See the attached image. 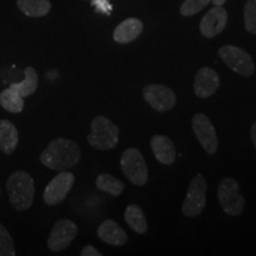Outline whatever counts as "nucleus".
<instances>
[{
	"instance_id": "obj_7",
	"label": "nucleus",
	"mask_w": 256,
	"mask_h": 256,
	"mask_svg": "<svg viewBox=\"0 0 256 256\" xmlns=\"http://www.w3.org/2000/svg\"><path fill=\"white\" fill-rule=\"evenodd\" d=\"M206 203V179L202 177V174H197L192 179L188 186L186 197L183 203L184 216L194 217L202 214Z\"/></svg>"
},
{
	"instance_id": "obj_13",
	"label": "nucleus",
	"mask_w": 256,
	"mask_h": 256,
	"mask_svg": "<svg viewBox=\"0 0 256 256\" xmlns=\"http://www.w3.org/2000/svg\"><path fill=\"white\" fill-rule=\"evenodd\" d=\"M220 87L218 74L211 68H202L194 78V92L198 98H206L216 92Z\"/></svg>"
},
{
	"instance_id": "obj_4",
	"label": "nucleus",
	"mask_w": 256,
	"mask_h": 256,
	"mask_svg": "<svg viewBox=\"0 0 256 256\" xmlns=\"http://www.w3.org/2000/svg\"><path fill=\"white\" fill-rule=\"evenodd\" d=\"M218 200L224 212L230 216H238L244 209V198L240 192L238 183L234 178H224L220 183Z\"/></svg>"
},
{
	"instance_id": "obj_25",
	"label": "nucleus",
	"mask_w": 256,
	"mask_h": 256,
	"mask_svg": "<svg viewBox=\"0 0 256 256\" xmlns=\"http://www.w3.org/2000/svg\"><path fill=\"white\" fill-rule=\"evenodd\" d=\"M211 0H185L180 8V14L183 16H192L202 11L206 6L209 4Z\"/></svg>"
},
{
	"instance_id": "obj_22",
	"label": "nucleus",
	"mask_w": 256,
	"mask_h": 256,
	"mask_svg": "<svg viewBox=\"0 0 256 256\" xmlns=\"http://www.w3.org/2000/svg\"><path fill=\"white\" fill-rule=\"evenodd\" d=\"M96 186H98V190L107 192L112 196H119L124 188L122 182L108 174L98 176V179H96Z\"/></svg>"
},
{
	"instance_id": "obj_10",
	"label": "nucleus",
	"mask_w": 256,
	"mask_h": 256,
	"mask_svg": "<svg viewBox=\"0 0 256 256\" xmlns=\"http://www.w3.org/2000/svg\"><path fill=\"white\" fill-rule=\"evenodd\" d=\"M78 235V226L70 220H60L48 238V247L51 252H62Z\"/></svg>"
},
{
	"instance_id": "obj_11",
	"label": "nucleus",
	"mask_w": 256,
	"mask_h": 256,
	"mask_svg": "<svg viewBox=\"0 0 256 256\" xmlns=\"http://www.w3.org/2000/svg\"><path fill=\"white\" fill-rule=\"evenodd\" d=\"M144 98L153 110L168 112L174 107L176 95L174 90L162 84H148L144 89Z\"/></svg>"
},
{
	"instance_id": "obj_18",
	"label": "nucleus",
	"mask_w": 256,
	"mask_h": 256,
	"mask_svg": "<svg viewBox=\"0 0 256 256\" xmlns=\"http://www.w3.org/2000/svg\"><path fill=\"white\" fill-rule=\"evenodd\" d=\"M17 5L28 17H43L51 10L49 0H17Z\"/></svg>"
},
{
	"instance_id": "obj_28",
	"label": "nucleus",
	"mask_w": 256,
	"mask_h": 256,
	"mask_svg": "<svg viewBox=\"0 0 256 256\" xmlns=\"http://www.w3.org/2000/svg\"><path fill=\"white\" fill-rule=\"evenodd\" d=\"M250 136H252V144H254V146H255V148H256V121H255L254 124H252V126Z\"/></svg>"
},
{
	"instance_id": "obj_8",
	"label": "nucleus",
	"mask_w": 256,
	"mask_h": 256,
	"mask_svg": "<svg viewBox=\"0 0 256 256\" xmlns=\"http://www.w3.org/2000/svg\"><path fill=\"white\" fill-rule=\"evenodd\" d=\"M75 183V176L72 172L60 171L44 190L43 200L48 206H56L66 200V194Z\"/></svg>"
},
{
	"instance_id": "obj_14",
	"label": "nucleus",
	"mask_w": 256,
	"mask_h": 256,
	"mask_svg": "<svg viewBox=\"0 0 256 256\" xmlns=\"http://www.w3.org/2000/svg\"><path fill=\"white\" fill-rule=\"evenodd\" d=\"M98 236L112 246H124L128 240L124 230L113 220H106L100 224L98 228Z\"/></svg>"
},
{
	"instance_id": "obj_1",
	"label": "nucleus",
	"mask_w": 256,
	"mask_h": 256,
	"mask_svg": "<svg viewBox=\"0 0 256 256\" xmlns=\"http://www.w3.org/2000/svg\"><path fill=\"white\" fill-rule=\"evenodd\" d=\"M81 158V150L72 140L57 138L51 140L40 156V162L50 170L66 171L75 166Z\"/></svg>"
},
{
	"instance_id": "obj_23",
	"label": "nucleus",
	"mask_w": 256,
	"mask_h": 256,
	"mask_svg": "<svg viewBox=\"0 0 256 256\" xmlns=\"http://www.w3.org/2000/svg\"><path fill=\"white\" fill-rule=\"evenodd\" d=\"M16 248L14 240L4 224L0 223V256H14Z\"/></svg>"
},
{
	"instance_id": "obj_6",
	"label": "nucleus",
	"mask_w": 256,
	"mask_h": 256,
	"mask_svg": "<svg viewBox=\"0 0 256 256\" xmlns=\"http://www.w3.org/2000/svg\"><path fill=\"white\" fill-rule=\"evenodd\" d=\"M218 54L220 60L235 72L244 76V78H249L254 74V60L247 51L240 49L238 46H226L220 48Z\"/></svg>"
},
{
	"instance_id": "obj_27",
	"label": "nucleus",
	"mask_w": 256,
	"mask_h": 256,
	"mask_svg": "<svg viewBox=\"0 0 256 256\" xmlns=\"http://www.w3.org/2000/svg\"><path fill=\"white\" fill-rule=\"evenodd\" d=\"M81 255L82 256H101L102 254L98 250V249L92 247V246H86V247L82 249Z\"/></svg>"
},
{
	"instance_id": "obj_12",
	"label": "nucleus",
	"mask_w": 256,
	"mask_h": 256,
	"mask_svg": "<svg viewBox=\"0 0 256 256\" xmlns=\"http://www.w3.org/2000/svg\"><path fill=\"white\" fill-rule=\"evenodd\" d=\"M228 22V12L222 6H215L202 19L200 34L206 38H212L220 34Z\"/></svg>"
},
{
	"instance_id": "obj_17",
	"label": "nucleus",
	"mask_w": 256,
	"mask_h": 256,
	"mask_svg": "<svg viewBox=\"0 0 256 256\" xmlns=\"http://www.w3.org/2000/svg\"><path fill=\"white\" fill-rule=\"evenodd\" d=\"M19 134L11 121L0 120V150L5 154H12L17 148Z\"/></svg>"
},
{
	"instance_id": "obj_9",
	"label": "nucleus",
	"mask_w": 256,
	"mask_h": 256,
	"mask_svg": "<svg viewBox=\"0 0 256 256\" xmlns=\"http://www.w3.org/2000/svg\"><path fill=\"white\" fill-rule=\"evenodd\" d=\"M192 130L206 152L209 154H214L218 147V139H217L216 130L211 124L209 118L202 113L194 115L192 119Z\"/></svg>"
},
{
	"instance_id": "obj_24",
	"label": "nucleus",
	"mask_w": 256,
	"mask_h": 256,
	"mask_svg": "<svg viewBox=\"0 0 256 256\" xmlns=\"http://www.w3.org/2000/svg\"><path fill=\"white\" fill-rule=\"evenodd\" d=\"M244 25L248 32L256 34V0H248L244 6Z\"/></svg>"
},
{
	"instance_id": "obj_20",
	"label": "nucleus",
	"mask_w": 256,
	"mask_h": 256,
	"mask_svg": "<svg viewBox=\"0 0 256 256\" xmlns=\"http://www.w3.org/2000/svg\"><path fill=\"white\" fill-rule=\"evenodd\" d=\"M124 220L128 226L138 234L147 232V220L142 208L136 204H130L124 211Z\"/></svg>"
},
{
	"instance_id": "obj_16",
	"label": "nucleus",
	"mask_w": 256,
	"mask_h": 256,
	"mask_svg": "<svg viewBox=\"0 0 256 256\" xmlns=\"http://www.w3.org/2000/svg\"><path fill=\"white\" fill-rule=\"evenodd\" d=\"M152 151L159 162L164 165L174 164L176 160V147L165 136H154L151 139Z\"/></svg>"
},
{
	"instance_id": "obj_19",
	"label": "nucleus",
	"mask_w": 256,
	"mask_h": 256,
	"mask_svg": "<svg viewBox=\"0 0 256 256\" xmlns=\"http://www.w3.org/2000/svg\"><path fill=\"white\" fill-rule=\"evenodd\" d=\"M24 75L25 78L23 81L19 83H12L10 87L19 92V95L23 96V98H28V96L32 95L36 92L38 87V75L36 70L32 68V66H28L24 70Z\"/></svg>"
},
{
	"instance_id": "obj_3",
	"label": "nucleus",
	"mask_w": 256,
	"mask_h": 256,
	"mask_svg": "<svg viewBox=\"0 0 256 256\" xmlns=\"http://www.w3.org/2000/svg\"><path fill=\"white\" fill-rule=\"evenodd\" d=\"M88 142L96 150H112L119 142V128L106 116H96L90 124Z\"/></svg>"
},
{
	"instance_id": "obj_15",
	"label": "nucleus",
	"mask_w": 256,
	"mask_h": 256,
	"mask_svg": "<svg viewBox=\"0 0 256 256\" xmlns=\"http://www.w3.org/2000/svg\"><path fill=\"white\" fill-rule=\"evenodd\" d=\"M142 22L138 18H128L114 30L113 38L116 43L126 44L136 40L142 32Z\"/></svg>"
},
{
	"instance_id": "obj_5",
	"label": "nucleus",
	"mask_w": 256,
	"mask_h": 256,
	"mask_svg": "<svg viewBox=\"0 0 256 256\" xmlns=\"http://www.w3.org/2000/svg\"><path fill=\"white\" fill-rule=\"evenodd\" d=\"M121 168L128 178V180L134 185L142 186L147 183L148 171L145 159L139 150L128 148L122 153L121 156Z\"/></svg>"
},
{
	"instance_id": "obj_29",
	"label": "nucleus",
	"mask_w": 256,
	"mask_h": 256,
	"mask_svg": "<svg viewBox=\"0 0 256 256\" xmlns=\"http://www.w3.org/2000/svg\"><path fill=\"white\" fill-rule=\"evenodd\" d=\"M211 2H212L216 6H222L224 2H226V0H211Z\"/></svg>"
},
{
	"instance_id": "obj_2",
	"label": "nucleus",
	"mask_w": 256,
	"mask_h": 256,
	"mask_svg": "<svg viewBox=\"0 0 256 256\" xmlns=\"http://www.w3.org/2000/svg\"><path fill=\"white\" fill-rule=\"evenodd\" d=\"M10 202L16 210L23 211L32 206L34 197V182L28 172L14 171L6 183Z\"/></svg>"
},
{
	"instance_id": "obj_21",
	"label": "nucleus",
	"mask_w": 256,
	"mask_h": 256,
	"mask_svg": "<svg viewBox=\"0 0 256 256\" xmlns=\"http://www.w3.org/2000/svg\"><path fill=\"white\" fill-rule=\"evenodd\" d=\"M0 104L10 113H20L24 108L23 96L10 87L0 92Z\"/></svg>"
},
{
	"instance_id": "obj_26",
	"label": "nucleus",
	"mask_w": 256,
	"mask_h": 256,
	"mask_svg": "<svg viewBox=\"0 0 256 256\" xmlns=\"http://www.w3.org/2000/svg\"><path fill=\"white\" fill-rule=\"evenodd\" d=\"M92 5L95 6V8L98 10V12L107 16H110L112 8H113L110 2H108V0H94V2H92Z\"/></svg>"
}]
</instances>
